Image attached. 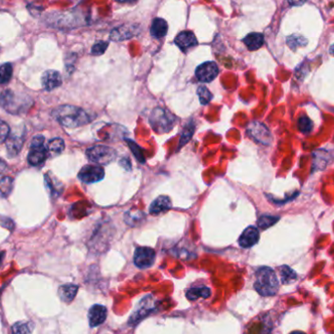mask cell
<instances>
[{
    "instance_id": "cell-17",
    "label": "cell",
    "mask_w": 334,
    "mask_h": 334,
    "mask_svg": "<svg viewBox=\"0 0 334 334\" xmlns=\"http://www.w3.org/2000/svg\"><path fill=\"white\" fill-rule=\"evenodd\" d=\"M172 207V202L166 196H160L152 202L150 207V212L153 215L164 213Z\"/></svg>"
},
{
    "instance_id": "cell-9",
    "label": "cell",
    "mask_w": 334,
    "mask_h": 334,
    "mask_svg": "<svg viewBox=\"0 0 334 334\" xmlns=\"http://www.w3.org/2000/svg\"><path fill=\"white\" fill-rule=\"evenodd\" d=\"M219 73L218 66L214 62H205L196 69V76L201 82H211Z\"/></svg>"
},
{
    "instance_id": "cell-15",
    "label": "cell",
    "mask_w": 334,
    "mask_h": 334,
    "mask_svg": "<svg viewBox=\"0 0 334 334\" xmlns=\"http://www.w3.org/2000/svg\"><path fill=\"white\" fill-rule=\"evenodd\" d=\"M47 157V150L44 148V145L41 146H30V151L28 155L29 163L37 166L45 161Z\"/></svg>"
},
{
    "instance_id": "cell-16",
    "label": "cell",
    "mask_w": 334,
    "mask_h": 334,
    "mask_svg": "<svg viewBox=\"0 0 334 334\" xmlns=\"http://www.w3.org/2000/svg\"><path fill=\"white\" fill-rule=\"evenodd\" d=\"M23 145H24V135L23 134H18L17 132L11 134L8 137L7 144H6L8 153L11 156L17 155L21 152Z\"/></svg>"
},
{
    "instance_id": "cell-31",
    "label": "cell",
    "mask_w": 334,
    "mask_h": 334,
    "mask_svg": "<svg viewBox=\"0 0 334 334\" xmlns=\"http://www.w3.org/2000/svg\"><path fill=\"white\" fill-rule=\"evenodd\" d=\"M194 132H195V125L190 122L187 126H185L183 132L181 134V139H180V143H179L180 147L187 144V142L192 138Z\"/></svg>"
},
{
    "instance_id": "cell-39",
    "label": "cell",
    "mask_w": 334,
    "mask_h": 334,
    "mask_svg": "<svg viewBox=\"0 0 334 334\" xmlns=\"http://www.w3.org/2000/svg\"><path fill=\"white\" fill-rule=\"evenodd\" d=\"M290 334H305L304 333H302V332H294V333H291Z\"/></svg>"
},
{
    "instance_id": "cell-22",
    "label": "cell",
    "mask_w": 334,
    "mask_h": 334,
    "mask_svg": "<svg viewBox=\"0 0 334 334\" xmlns=\"http://www.w3.org/2000/svg\"><path fill=\"white\" fill-rule=\"evenodd\" d=\"M279 273H280L281 282L283 284L293 283L297 278V273L291 268L285 266V265L279 267Z\"/></svg>"
},
{
    "instance_id": "cell-40",
    "label": "cell",
    "mask_w": 334,
    "mask_h": 334,
    "mask_svg": "<svg viewBox=\"0 0 334 334\" xmlns=\"http://www.w3.org/2000/svg\"><path fill=\"white\" fill-rule=\"evenodd\" d=\"M3 256H4V254H3V252H1V253H0V261H1V259L3 258Z\"/></svg>"
},
{
    "instance_id": "cell-8",
    "label": "cell",
    "mask_w": 334,
    "mask_h": 334,
    "mask_svg": "<svg viewBox=\"0 0 334 334\" xmlns=\"http://www.w3.org/2000/svg\"><path fill=\"white\" fill-rule=\"evenodd\" d=\"M155 261V251L151 247H138L134 253V264L140 269L152 267Z\"/></svg>"
},
{
    "instance_id": "cell-19",
    "label": "cell",
    "mask_w": 334,
    "mask_h": 334,
    "mask_svg": "<svg viewBox=\"0 0 334 334\" xmlns=\"http://www.w3.org/2000/svg\"><path fill=\"white\" fill-rule=\"evenodd\" d=\"M244 44L250 51H255L261 48L264 44V35L259 32H251L243 39Z\"/></svg>"
},
{
    "instance_id": "cell-35",
    "label": "cell",
    "mask_w": 334,
    "mask_h": 334,
    "mask_svg": "<svg viewBox=\"0 0 334 334\" xmlns=\"http://www.w3.org/2000/svg\"><path fill=\"white\" fill-rule=\"evenodd\" d=\"M0 223H1V225H2L4 228H7V229L10 230V231H13V229H14V227H15L14 222H13L10 218H7V217L1 218Z\"/></svg>"
},
{
    "instance_id": "cell-24",
    "label": "cell",
    "mask_w": 334,
    "mask_h": 334,
    "mask_svg": "<svg viewBox=\"0 0 334 334\" xmlns=\"http://www.w3.org/2000/svg\"><path fill=\"white\" fill-rule=\"evenodd\" d=\"M145 213L139 210L135 211H129L125 214V222L127 225H130L132 227H136L139 224L143 223L145 220Z\"/></svg>"
},
{
    "instance_id": "cell-32",
    "label": "cell",
    "mask_w": 334,
    "mask_h": 334,
    "mask_svg": "<svg viewBox=\"0 0 334 334\" xmlns=\"http://www.w3.org/2000/svg\"><path fill=\"white\" fill-rule=\"evenodd\" d=\"M198 95L200 97V102L201 105H207L213 98L212 93L208 90V88L204 87V86H201L198 88Z\"/></svg>"
},
{
    "instance_id": "cell-12",
    "label": "cell",
    "mask_w": 334,
    "mask_h": 334,
    "mask_svg": "<svg viewBox=\"0 0 334 334\" xmlns=\"http://www.w3.org/2000/svg\"><path fill=\"white\" fill-rule=\"evenodd\" d=\"M174 42L184 52H187L189 49L197 46L199 43L196 35L192 31H189V30L180 32L176 36Z\"/></svg>"
},
{
    "instance_id": "cell-7",
    "label": "cell",
    "mask_w": 334,
    "mask_h": 334,
    "mask_svg": "<svg viewBox=\"0 0 334 334\" xmlns=\"http://www.w3.org/2000/svg\"><path fill=\"white\" fill-rule=\"evenodd\" d=\"M105 177V170L100 165H85L78 173V178L86 184H93L102 181Z\"/></svg>"
},
{
    "instance_id": "cell-27",
    "label": "cell",
    "mask_w": 334,
    "mask_h": 334,
    "mask_svg": "<svg viewBox=\"0 0 334 334\" xmlns=\"http://www.w3.org/2000/svg\"><path fill=\"white\" fill-rule=\"evenodd\" d=\"M297 127L303 134L311 133L313 130V122L307 116H302L297 121Z\"/></svg>"
},
{
    "instance_id": "cell-42",
    "label": "cell",
    "mask_w": 334,
    "mask_h": 334,
    "mask_svg": "<svg viewBox=\"0 0 334 334\" xmlns=\"http://www.w3.org/2000/svg\"><path fill=\"white\" fill-rule=\"evenodd\" d=\"M129 2H135V1H137V0H128Z\"/></svg>"
},
{
    "instance_id": "cell-34",
    "label": "cell",
    "mask_w": 334,
    "mask_h": 334,
    "mask_svg": "<svg viewBox=\"0 0 334 334\" xmlns=\"http://www.w3.org/2000/svg\"><path fill=\"white\" fill-rule=\"evenodd\" d=\"M9 133H10L9 125L5 121L0 120V143H3L8 139Z\"/></svg>"
},
{
    "instance_id": "cell-28",
    "label": "cell",
    "mask_w": 334,
    "mask_h": 334,
    "mask_svg": "<svg viewBox=\"0 0 334 334\" xmlns=\"http://www.w3.org/2000/svg\"><path fill=\"white\" fill-rule=\"evenodd\" d=\"M279 220V217L277 216H273V215H262L259 219H258V227L260 229H268L270 227H272L273 225H274L277 221Z\"/></svg>"
},
{
    "instance_id": "cell-29",
    "label": "cell",
    "mask_w": 334,
    "mask_h": 334,
    "mask_svg": "<svg viewBox=\"0 0 334 334\" xmlns=\"http://www.w3.org/2000/svg\"><path fill=\"white\" fill-rule=\"evenodd\" d=\"M13 74V67L11 64H3L0 66V84L9 82Z\"/></svg>"
},
{
    "instance_id": "cell-10",
    "label": "cell",
    "mask_w": 334,
    "mask_h": 334,
    "mask_svg": "<svg viewBox=\"0 0 334 334\" xmlns=\"http://www.w3.org/2000/svg\"><path fill=\"white\" fill-rule=\"evenodd\" d=\"M107 308L103 305L95 304L93 305L88 312V320H89V325L91 328H96L101 326L102 324L105 323L107 319Z\"/></svg>"
},
{
    "instance_id": "cell-38",
    "label": "cell",
    "mask_w": 334,
    "mask_h": 334,
    "mask_svg": "<svg viewBox=\"0 0 334 334\" xmlns=\"http://www.w3.org/2000/svg\"><path fill=\"white\" fill-rule=\"evenodd\" d=\"M330 52H331V54H332V55H334V44H333V45L331 46V48H330Z\"/></svg>"
},
{
    "instance_id": "cell-26",
    "label": "cell",
    "mask_w": 334,
    "mask_h": 334,
    "mask_svg": "<svg viewBox=\"0 0 334 334\" xmlns=\"http://www.w3.org/2000/svg\"><path fill=\"white\" fill-rule=\"evenodd\" d=\"M13 186H14V182L11 177H8V176L2 177L0 179V196L4 198L8 197L13 190Z\"/></svg>"
},
{
    "instance_id": "cell-13",
    "label": "cell",
    "mask_w": 334,
    "mask_h": 334,
    "mask_svg": "<svg viewBox=\"0 0 334 334\" xmlns=\"http://www.w3.org/2000/svg\"><path fill=\"white\" fill-rule=\"evenodd\" d=\"M259 241V231L257 228L250 226L246 228L239 239V243L243 248H249L255 245Z\"/></svg>"
},
{
    "instance_id": "cell-5",
    "label": "cell",
    "mask_w": 334,
    "mask_h": 334,
    "mask_svg": "<svg viewBox=\"0 0 334 334\" xmlns=\"http://www.w3.org/2000/svg\"><path fill=\"white\" fill-rule=\"evenodd\" d=\"M155 311V302L151 295L144 297L138 305L135 307L133 313L129 318L128 324L130 326L138 325L142 320L150 316L152 313Z\"/></svg>"
},
{
    "instance_id": "cell-2",
    "label": "cell",
    "mask_w": 334,
    "mask_h": 334,
    "mask_svg": "<svg viewBox=\"0 0 334 334\" xmlns=\"http://www.w3.org/2000/svg\"><path fill=\"white\" fill-rule=\"evenodd\" d=\"M279 281L276 273L270 267L259 268L255 273L254 288L261 296H273L277 293Z\"/></svg>"
},
{
    "instance_id": "cell-3",
    "label": "cell",
    "mask_w": 334,
    "mask_h": 334,
    "mask_svg": "<svg viewBox=\"0 0 334 334\" xmlns=\"http://www.w3.org/2000/svg\"><path fill=\"white\" fill-rule=\"evenodd\" d=\"M177 122V118L163 108H155L150 116V124L158 134L169 132Z\"/></svg>"
},
{
    "instance_id": "cell-18",
    "label": "cell",
    "mask_w": 334,
    "mask_h": 334,
    "mask_svg": "<svg viewBox=\"0 0 334 334\" xmlns=\"http://www.w3.org/2000/svg\"><path fill=\"white\" fill-rule=\"evenodd\" d=\"M168 30V25L165 20L161 18H155L151 26V34L155 38H162L166 35Z\"/></svg>"
},
{
    "instance_id": "cell-20",
    "label": "cell",
    "mask_w": 334,
    "mask_h": 334,
    "mask_svg": "<svg viewBox=\"0 0 334 334\" xmlns=\"http://www.w3.org/2000/svg\"><path fill=\"white\" fill-rule=\"evenodd\" d=\"M77 291H78V286L76 284L67 283V284L61 285L59 287L58 294L60 296V299L63 302L68 304V303H70L74 299Z\"/></svg>"
},
{
    "instance_id": "cell-23",
    "label": "cell",
    "mask_w": 334,
    "mask_h": 334,
    "mask_svg": "<svg viewBox=\"0 0 334 334\" xmlns=\"http://www.w3.org/2000/svg\"><path fill=\"white\" fill-rule=\"evenodd\" d=\"M65 150V142L61 138H55L49 141L47 145V151L51 155L60 154Z\"/></svg>"
},
{
    "instance_id": "cell-6",
    "label": "cell",
    "mask_w": 334,
    "mask_h": 334,
    "mask_svg": "<svg viewBox=\"0 0 334 334\" xmlns=\"http://www.w3.org/2000/svg\"><path fill=\"white\" fill-rule=\"evenodd\" d=\"M247 133L257 143L269 146L273 142V137L267 126L259 121H252L247 126Z\"/></svg>"
},
{
    "instance_id": "cell-33",
    "label": "cell",
    "mask_w": 334,
    "mask_h": 334,
    "mask_svg": "<svg viewBox=\"0 0 334 334\" xmlns=\"http://www.w3.org/2000/svg\"><path fill=\"white\" fill-rule=\"evenodd\" d=\"M108 46H109V43L107 41H99L93 45L91 49V53L95 56H100L106 52V50L108 49Z\"/></svg>"
},
{
    "instance_id": "cell-11",
    "label": "cell",
    "mask_w": 334,
    "mask_h": 334,
    "mask_svg": "<svg viewBox=\"0 0 334 334\" xmlns=\"http://www.w3.org/2000/svg\"><path fill=\"white\" fill-rule=\"evenodd\" d=\"M41 83L45 90L52 91L62 85V76L59 71L49 69L42 74Z\"/></svg>"
},
{
    "instance_id": "cell-36",
    "label": "cell",
    "mask_w": 334,
    "mask_h": 334,
    "mask_svg": "<svg viewBox=\"0 0 334 334\" xmlns=\"http://www.w3.org/2000/svg\"><path fill=\"white\" fill-rule=\"evenodd\" d=\"M41 145H44V137L43 136L37 135L31 140L30 146H41Z\"/></svg>"
},
{
    "instance_id": "cell-25",
    "label": "cell",
    "mask_w": 334,
    "mask_h": 334,
    "mask_svg": "<svg viewBox=\"0 0 334 334\" xmlns=\"http://www.w3.org/2000/svg\"><path fill=\"white\" fill-rule=\"evenodd\" d=\"M34 330V325L31 322H18L12 327L13 334H31Z\"/></svg>"
},
{
    "instance_id": "cell-14",
    "label": "cell",
    "mask_w": 334,
    "mask_h": 334,
    "mask_svg": "<svg viewBox=\"0 0 334 334\" xmlns=\"http://www.w3.org/2000/svg\"><path fill=\"white\" fill-rule=\"evenodd\" d=\"M136 35V27L130 25H122L115 29L111 32V39L114 41H123L130 39Z\"/></svg>"
},
{
    "instance_id": "cell-37",
    "label": "cell",
    "mask_w": 334,
    "mask_h": 334,
    "mask_svg": "<svg viewBox=\"0 0 334 334\" xmlns=\"http://www.w3.org/2000/svg\"><path fill=\"white\" fill-rule=\"evenodd\" d=\"M287 1L292 6H301L304 3H306L308 0H287Z\"/></svg>"
},
{
    "instance_id": "cell-4",
    "label": "cell",
    "mask_w": 334,
    "mask_h": 334,
    "mask_svg": "<svg viewBox=\"0 0 334 334\" xmlns=\"http://www.w3.org/2000/svg\"><path fill=\"white\" fill-rule=\"evenodd\" d=\"M88 159L98 165H108L115 161L118 153L115 149L105 145H97L86 151Z\"/></svg>"
},
{
    "instance_id": "cell-30",
    "label": "cell",
    "mask_w": 334,
    "mask_h": 334,
    "mask_svg": "<svg viewBox=\"0 0 334 334\" xmlns=\"http://www.w3.org/2000/svg\"><path fill=\"white\" fill-rule=\"evenodd\" d=\"M126 143H127V146L130 148V150L132 151L133 152L134 156L137 158V160L141 163H144L145 162V156H144V152L142 151V149L134 142L132 140H129V139H126Z\"/></svg>"
},
{
    "instance_id": "cell-1",
    "label": "cell",
    "mask_w": 334,
    "mask_h": 334,
    "mask_svg": "<svg viewBox=\"0 0 334 334\" xmlns=\"http://www.w3.org/2000/svg\"><path fill=\"white\" fill-rule=\"evenodd\" d=\"M53 118L63 126L67 128H77L90 122L89 115L81 108L63 105L53 110Z\"/></svg>"
},
{
    "instance_id": "cell-21",
    "label": "cell",
    "mask_w": 334,
    "mask_h": 334,
    "mask_svg": "<svg viewBox=\"0 0 334 334\" xmlns=\"http://www.w3.org/2000/svg\"><path fill=\"white\" fill-rule=\"evenodd\" d=\"M211 295V290L209 287L205 285H199V286H194L189 288V290L186 293L187 298L190 301H196L200 298H209Z\"/></svg>"
},
{
    "instance_id": "cell-41",
    "label": "cell",
    "mask_w": 334,
    "mask_h": 334,
    "mask_svg": "<svg viewBox=\"0 0 334 334\" xmlns=\"http://www.w3.org/2000/svg\"><path fill=\"white\" fill-rule=\"evenodd\" d=\"M118 2H126V1H128V0H117Z\"/></svg>"
}]
</instances>
